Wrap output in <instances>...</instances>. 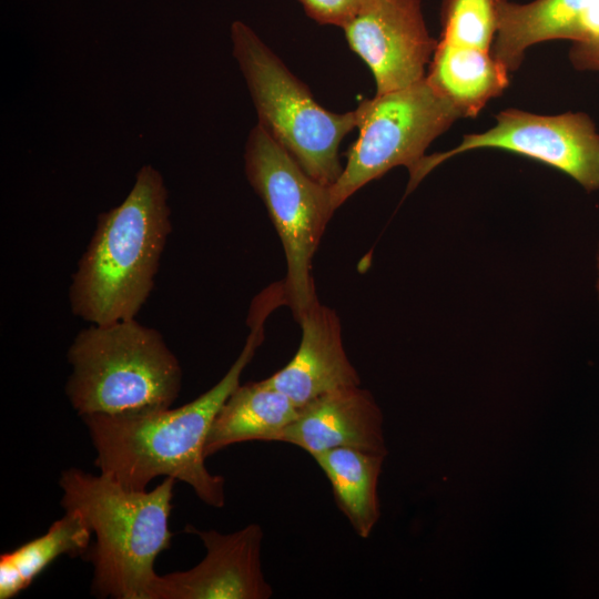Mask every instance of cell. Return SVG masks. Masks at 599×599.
<instances>
[{
  "label": "cell",
  "instance_id": "6da1fadb",
  "mask_svg": "<svg viewBox=\"0 0 599 599\" xmlns=\"http://www.w3.org/2000/svg\"><path fill=\"white\" fill-rule=\"evenodd\" d=\"M276 307L268 298L253 301L250 334L240 355L213 387L192 402L177 408L82 416L100 473L133 490L146 489L156 477H171L191 486L206 505L223 507L225 480L206 468L205 443L216 414L262 344L266 318Z\"/></svg>",
  "mask_w": 599,
  "mask_h": 599
},
{
  "label": "cell",
  "instance_id": "7a4b0ae2",
  "mask_svg": "<svg viewBox=\"0 0 599 599\" xmlns=\"http://www.w3.org/2000/svg\"><path fill=\"white\" fill-rule=\"evenodd\" d=\"M170 214L161 173L143 165L123 202L98 216L69 288L75 316L95 325L135 318L154 287Z\"/></svg>",
  "mask_w": 599,
  "mask_h": 599
},
{
  "label": "cell",
  "instance_id": "3957f363",
  "mask_svg": "<svg viewBox=\"0 0 599 599\" xmlns=\"http://www.w3.org/2000/svg\"><path fill=\"white\" fill-rule=\"evenodd\" d=\"M175 479L152 490H133L111 477L80 468L61 473L63 509H77L95 536L83 559L91 562V593L98 598L152 599L154 562L171 547L169 517Z\"/></svg>",
  "mask_w": 599,
  "mask_h": 599
},
{
  "label": "cell",
  "instance_id": "277c9868",
  "mask_svg": "<svg viewBox=\"0 0 599 599\" xmlns=\"http://www.w3.org/2000/svg\"><path fill=\"white\" fill-rule=\"evenodd\" d=\"M67 358L65 395L77 414L124 415L169 408L182 388L179 359L162 334L136 318L80 331Z\"/></svg>",
  "mask_w": 599,
  "mask_h": 599
},
{
  "label": "cell",
  "instance_id": "5b68a950",
  "mask_svg": "<svg viewBox=\"0 0 599 599\" xmlns=\"http://www.w3.org/2000/svg\"><path fill=\"white\" fill-rule=\"evenodd\" d=\"M233 54L261 124L315 181L332 186L343 166L338 149L356 128V112L334 113L313 98L283 61L244 22L231 26Z\"/></svg>",
  "mask_w": 599,
  "mask_h": 599
},
{
  "label": "cell",
  "instance_id": "8992f818",
  "mask_svg": "<svg viewBox=\"0 0 599 599\" xmlns=\"http://www.w3.org/2000/svg\"><path fill=\"white\" fill-rule=\"evenodd\" d=\"M245 174L266 206L286 258V305L297 318L317 301L312 262L336 209L326 186L311 177L261 125L250 132Z\"/></svg>",
  "mask_w": 599,
  "mask_h": 599
},
{
  "label": "cell",
  "instance_id": "52a82bcc",
  "mask_svg": "<svg viewBox=\"0 0 599 599\" xmlns=\"http://www.w3.org/2000/svg\"><path fill=\"white\" fill-rule=\"evenodd\" d=\"M355 112L358 136L346 153L338 180L331 186L336 210L357 190L395 166H406L412 174L429 144L463 119L458 108L426 77L364 100Z\"/></svg>",
  "mask_w": 599,
  "mask_h": 599
},
{
  "label": "cell",
  "instance_id": "ba28073f",
  "mask_svg": "<svg viewBox=\"0 0 599 599\" xmlns=\"http://www.w3.org/2000/svg\"><path fill=\"white\" fill-rule=\"evenodd\" d=\"M479 149L509 151L539 161L569 175L587 192L599 190V132L587 113L541 115L508 109L497 114L496 124L487 131L466 134L451 150L425 155L409 174L408 191L444 161Z\"/></svg>",
  "mask_w": 599,
  "mask_h": 599
},
{
  "label": "cell",
  "instance_id": "9c48e42d",
  "mask_svg": "<svg viewBox=\"0 0 599 599\" xmlns=\"http://www.w3.org/2000/svg\"><path fill=\"white\" fill-rule=\"evenodd\" d=\"M342 29L370 69L376 94L423 80L438 43L428 32L420 0H364Z\"/></svg>",
  "mask_w": 599,
  "mask_h": 599
},
{
  "label": "cell",
  "instance_id": "30bf717a",
  "mask_svg": "<svg viewBox=\"0 0 599 599\" xmlns=\"http://www.w3.org/2000/svg\"><path fill=\"white\" fill-rule=\"evenodd\" d=\"M203 542L205 557L193 568L158 576L152 599H268L273 589L261 560L263 530L257 524L222 534L187 525Z\"/></svg>",
  "mask_w": 599,
  "mask_h": 599
},
{
  "label": "cell",
  "instance_id": "8fae6325",
  "mask_svg": "<svg viewBox=\"0 0 599 599\" xmlns=\"http://www.w3.org/2000/svg\"><path fill=\"white\" fill-rule=\"evenodd\" d=\"M276 441L297 446L312 457L338 447L387 455L382 410L361 385L323 394L300 407Z\"/></svg>",
  "mask_w": 599,
  "mask_h": 599
},
{
  "label": "cell",
  "instance_id": "7c38bea8",
  "mask_svg": "<svg viewBox=\"0 0 599 599\" xmlns=\"http://www.w3.org/2000/svg\"><path fill=\"white\" fill-rule=\"evenodd\" d=\"M297 322L302 337L295 355L265 378L266 383L298 408L323 394L361 385V377L345 352L336 312L317 300Z\"/></svg>",
  "mask_w": 599,
  "mask_h": 599
},
{
  "label": "cell",
  "instance_id": "4fadbf2b",
  "mask_svg": "<svg viewBox=\"0 0 599 599\" xmlns=\"http://www.w3.org/2000/svg\"><path fill=\"white\" fill-rule=\"evenodd\" d=\"M597 0H505L491 47L494 58L509 72L521 65L527 50L545 41H577L586 13Z\"/></svg>",
  "mask_w": 599,
  "mask_h": 599
},
{
  "label": "cell",
  "instance_id": "5bb4252c",
  "mask_svg": "<svg viewBox=\"0 0 599 599\" xmlns=\"http://www.w3.org/2000/svg\"><path fill=\"white\" fill-rule=\"evenodd\" d=\"M297 414L293 400L265 379L240 384L215 416L205 443V457L243 441H276Z\"/></svg>",
  "mask_w": 599,
  "mask_h": 599
},
{
  "label": "cell",
  "instance_id": "9a60e30c",
  "mask_svg": "<svg viewBox=\"0 0 599 599\" xmlns=\"http://www.w3.org/2000/svg\"><path fill=\"white\" fill-rule=\"evenodd\" d=\"M509 73L491 51L438 40L426 79L463 118H474L502 94Z\"/></svg>",
  "mask_w": 599,
  "mask_h": 599
},
{
  "label": "cell",
  "instance_id": "2e32d148",
  "mask_svg": "<svg viewBox=\"0 0 599 599\" xmlns=\"http://www.w3.org/2000/svg\"><path fill=\"white\" fill-rule=\"evenodd\" d=\"M313 458L331 483L335 501L355 532L369 537L380 516L377 485L385 456L338 447Z\"/></svg>",
  "mask_w": 599,
  "mask_h": 599
},
{
  "label": "cell",
  "instance_id": "e0dca14e",
  "mask_svg": "<svg viewBox=\"0 0 599 599\" xmlns=\"http://www.w3.org/2000/svg\"><path fill=\"white\" fill-rule=\"evenodd\" d=\"M92 530L77 509H64L41 536L0 556V599H10L26 590L58 557L84 556Z\"/></svg>",
  "mask_w": 599,
  "mask_h": 599
},
{
  "label": "cell",
  "instance_id": "ac0fdd59",
  "mask_svg": "<svg viewBox=\"0 0 599 599\" xmlns=\"http://www.w3.org/2000/svg\"><path fill=\"white\" fill-rule=\"evenodd\" d=\"M505 0H443L439 40L491 51Z\"/></svg>",
  "mask_w": 599,
  "mask_h": 599
},
{
  "label": "cell",
  "instance_id": "d6986e66",
  "mask_svg": "<svg viewBox=\"0 0 599 599\" xmlns=\"http://www.w3.org/2000/svg\"><path fill=\"white\" fill-rule=\"evenodd\" d=\"M305 13L321 24L343 28L357 13L364 0H297Z\"/></svg>",
  "mask_w": 599,
  "mask_h": 599
},
{
  "label": "cell",
  "instance_id": "ffe728a7",
  "mask_svg": "<svg viewBox=\"0 0 599 599\" xmlns=\"http://www.w3.org/2000/svg\"><path fill=\"white\" fill-rule=\"evenodd\" d=\"M569 60L575 69L599 72V37L580 42H572Z\"/></svg>",
  "mask_w": 599,
  "mask_h": 599
},
{
  "label": "cell",
  "instance_id": "44dd1931",
  "mask_svg": "<svg viewBox=\"0 0 599 599\" xmlns=\"http://www.w3.org/2000/svg\"><path fill=\"white\" fill-rule=\"evenodd\" d=\"M598 272H599V252H598ZM597 288H598V293H599V276H598Z\"/></svg>",
  "mask_w": 599,
  "mask_h": 599
}]
</instances>
